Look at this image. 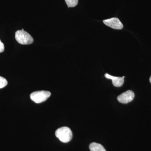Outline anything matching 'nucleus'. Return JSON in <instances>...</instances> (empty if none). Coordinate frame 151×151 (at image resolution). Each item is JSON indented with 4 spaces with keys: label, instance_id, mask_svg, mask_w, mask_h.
<instances>
[{
    "label": "nucleus",
    "instance_id": "nucleus-8",
    "mask_svg": "<svg viewBox=\"0 0 151 151\" xmlns=\"http://www.w3.org/2000/svg\"><path fill=\"white\" fill-rule=\"evenodd\" d=\"M65 3L68 8L74 7L78 3V0H65Z\"/></svg>",
    "mask_w": 151,
    "mask_h": 151
},
{
    "label": "nucleus",
    "instance_id": "nucleus-4",
    "mask_svg": "<svg viewBox=\"0 0 151 151\" xmlns=\"http://www.w3.org/2000/svg\"><path fill=\"white\" fill-rule=\"evenodd\" d=\"M135 97L134 92L132 90H127L122 93L117 97V100L120 103L123 104H127L132 102Z\"/></svg>",
    "mask_w": 151,
    "mask_h": 151
},
{
    "label": "nucleus",
    "instance_id": "nucleus-1",
    "mask_svg": "<svg viewBox=\"0 0 151 151\" xmlns=\"http://www.w3.org/2000/svg\"><path fill=\"white\" fill-rule=\"evenodd\" d=\"M55 135L59 140L63 143H68L72 138V132L70 128L68 127H62L55 131Z\"/></svg>",
    "mask_w": 151,
    "mask_h": 151
},
{
    "label": "nucleus",
    "instance_id": "nucleus-6",
    "mask_svg": "<svg viewBox=\"0 0 151 151\" xmlns=\"http://www.w3.org/2000/svg\"><path fill=\"white\" fill-rule=\"evenodd\" d=\"M105 77L108 79H111L112 80V83L114 86L116 87H120L124 84V78L125 76L121 77H116L109 75L108 73H106L105 75Z\"/></svg>",
    "mask_w": 151,
    "mask_h": 151
},
{
    "label": "nucleus",
    "instance_id": "nucleus-7",
    "mask_svg": "<svg viewBox=\"0 0 151 151\" xmlns=\"http://www.w3.org/2000/svg\"><path fill=\"white\" fill-rule=\"evenodd\" d=\"M89 148L91 151H106L102 145L95 142L90 144L89 145Z\"/></svg>",
    "mask_w": 151,
    "mask_h": 151
},
{
    "label": "nucleus",
    "instance_id": "nucleus-9",
    "mask_svg": "<svg viewBox=\"0 0 151 151\" xmlns=\"http://www.w3.org/2000/svg\"><path fill=\"white\" fill-rule=\"evenodd\" d=\"M8 82L6 79L3 77L0 76V89L4 88L6 86Z\"/></svg>",
    "mask_w": 151,
    "mask_h": 151
},
{
    "label": "nucleus",
    "instance_id": "nucleus-2",
    "mask_svg": "<svg viewBox=\"0 0 151 151\" xmlns=\"http://www.w3.org/2000/svg\"><path fill=\"white\" fill-rule=\"evenodd\" d=\"M15 39L19 43L22 45L31 44L34 41L31 35L24 30H19L15 33Z\"/></svg>",
    "mask_w": 151,
    "mask_h": 151
},
{
    "label": "nucleus",
    "instance_id": "nucleus-11",
    "mask_svg": "<svg viewBox=\"0 0 151 151\" xmlns=\"http://www.w3.org/2000/svg\"><path fill=\"white\" fill-rule=\"evenodd\" d=\"M150 83H151V77H150Z\"/></svg>",
    "mask_w": 151,
    "mask_h": 151
},
{
    "label": "nucleus",
    "instance_id": "nucleus-10",
    "mask_svg": "<svg viewBox=\"0 0 151 151\" xmlns=\"http://www.w3.org/2000/svg\"><path fill=\"white\" fill-rule=\"evenodd\" d=\"M4 50V43L0 40V53L2 52Z\"/></svg>",
    "mask_w": 151,
    "mask_h": 151
},
{
    "label": "nucleus",
    "instance_id": "nucleus-5",
    "mask_svg": "<svg viewBox=\"0 0 151 151\" xmlns=\"http://www.w3.org/2000/svg\"><path fill=\"white\" fill-rule=\"evenodd\" d=\"M103 22L106 25L114 29H121L123 28V24L117 18H112L104 20Z\"/></svg>",
    "mask_w": 151,
    "mask_h": 151
},
{
    "label": "nucleus",
    "instance_id": "nucleus-3",
    "mask_svg": "<svg viewBox=\"0 0 151 151\" xmlns=\"http://www.w3.org/2000/svg\"><path fill=\"white\" fill-rule=\"evenodd\" d=\"M51 93L47 91H36L30 95L31 99L36 103H40L46 101L50 97Z\"/></svg>",
    "mask_w": 151,
    "mask_h": 151
}]
</instances>
